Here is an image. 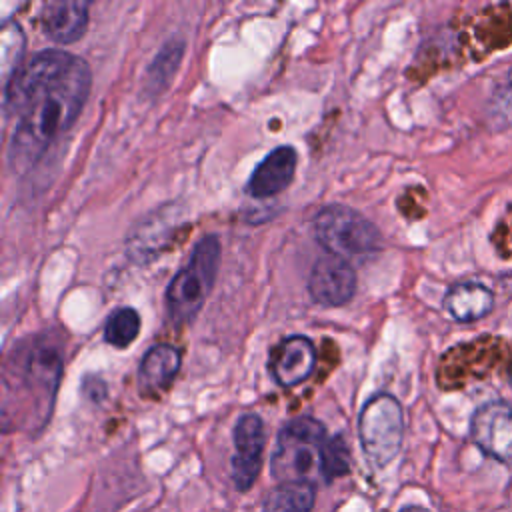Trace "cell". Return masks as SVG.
Segmentation results:
<instances>
[{
    "mask_svg": "<svg viewBox=\"0 0 512 512\" xmlns=\"http://www.w3.org/2000/svg\"><path fill=\"white\" fill-rule=\"evenodd\" d=\"M92 86L86 60L42 50L22 62L4 84V112L12 116L8 158L14 168L34 164L80 116Z\"/></svg>",
    "mask_w": 512,
    "mask_h": 512,
    "instance_id": "1",
    "label": "cell"
},
{
    "mask_svg": "<svg viewBox=\"0 0 512 512\" xmlns=\"http://www.w3.org/2000/svg\"><path fill=\"white\" fill-rule=\"evenodd\" d=\"M60 374L62 350L54 336L38 334L22 340L4 360V408L14 402V412L20 418H40L44 422L50 414Z\"/></svg>",
    "mask_w": 512,
    "mask_h": 512,
    "instance_id": "2",
    "label": "cell"
},
{
    "mask_svg": "<svg viewBox=\"0 0 512 512\" xmlns=\"http://www.w3.org/2000/svg\"><path fill=\"white\" fill-rule=\"evenodd\" d=\"M220 240L210 234L196 242L188 262L176 272L166 288V310L174 324L196 318L204 306L220 268Z\"/></svg>",
    "mask_w": 512,
    "mask_h": 512,
    "instance_id": "3",
    "label": "cell"
},
{
    "mask_svg": "<svg viewBox=\"0 0 512 512\" xmlns=\"http://www.w3.org/2000/svg\"><path fill=\"white\" fill-rule=\"evenodd\" d=\"M328 442L322 422L310 416L292 418L278 432L272 452V476L282 482H314L322 476V456Z\"/></svg>",
    "mask_w": 512,
    "mask_h": 512,
    "instance_id": "4",
    "label": "cell"
},
{
    "mask_svg": "<svg viewBox=\"0 0 512 512\" xmlns=\"http://www.w3.org/2000/svg\"><path fill=\"white\" fill-rule=\"evenodd\" d=\"M314 234L328 254L344 260L368 258L382 244L378 228L366 216L342 204L326 206L314 216Z\"/></svg>",
    "mask_w": 512,
    "mask_h": 512,
    "instance_id": "5",
    "label": "cell"
},
{
    "mask_svg": "<svg viewBox=\"0 0 512 512\" xmlns=\"http://www.w3.org/2000/svg\"><path fill=\"white\" fill-rule=\"evenodd\" d=\"M404 436L402 406L392 394L372 396L358 418V438L364 456L376 468L390 464L400 452Z\"/></svg>",
    "mask_w": 512,
    "mask_h": 512,
    "instance_id": "6",
    "label": "cell"
},
{
    "mask_svg": "<svg viewBox=\"0 0 512 512\" xmlns=\"http://www.w3.org/2000/svg\"><path fill=\"white\" fill-rule=\"evenodd\" d=\"M470 438L484 454L512 464V406L502 400L482 404L470 420Z\"/></svg>",
    "mask_w": 512,
    "mask_h": 512,
    "instance_id": "7",
    "label": "cell"
},
{
    "mask_svg": "<svg viewBox=\"0 0 512 512\" xmlns=\"http://www.w3.org/2000/svg\"><path fill=\"white\" fill-rule=\"evenodd\" d=\"M266 444L264 422L258 414H244L234 426V456L232 482L236 490L246 492L258 478L262 466V452Z\"/></svg>",
    "mask_w": 512,
    "mask_h": 512,
    "instance_id": "8",
    "label": "cell"
},
{
    "mask_svg": "<svg viewBox=\"0 0 512 512\" xmlns=\"http://www.w3.org/2000/svg\"><path fill=\"white\" fill-rule=\"evenodd\" d=\"M308 292L320 306H342L356 292V272L348 260L326 252L310 270Z\"/></svg>",
    "mask_w": 512,
    "mask_h": 512,
    "instance_id": "9",
    "label": "cell"
},
{
    "mask_svg": "<svg viewBox=\"0 0 512 512\" xmlns=\"http://www.w3.org/2000/svg\"><path fill=\"white\" fill-rule=\"evenodd\" d=\"M316 366V348L302 334L286 336L270 354V374L282 388H294L310 378Z\"/></svg>",
    "mask_w": 512,
    "mask_h": 512,
    "instance_id": "10",
    "label": "cell"
},
{
    "mask_svg": "<svg viewBox=\"0 0 512 512\" xmlns=\"http://www.w3.org/2000/svg\"><path fill=\"white\" fill-rule=\"evenodd\" d=\"M298 154L292 146L284 144L274 148L266 158L254 168L246 190L254 198H270L288 188L296 172Z\"/></svg>",
    "mask_w": 512,
    "mask_h": 512,
    "instance_id": "11",
    "label": "cell"
},
{
    "mask_svg": "<svg viewBox=\"0 0 512 512\" xmlns=\"http://www.w3.org/2000/svg\"><path fill=\"white\" fill-rule=\"evenodd\" d=\"M88 2L64 0L46 2L40 10L42 32L58 44H70L82 38L88 26Z\"/></svg>",
    "mask_w": 512,
    "mask_h": 512,
    "instance_id": "12",
    "label": "cell"
},
{
    "mask_svg": "<svg viewBox=\"0 0 512 512\" xmlns=\"http://www.w3.org/2000/svg\"><path fill=\"white\" fill-rule=\"evenodd\" d=\"M180 350L172 344H154L138 368V386L146 396H156L170 386L180 370Z\"/></svg>",
    "mask_w": 512,
    "mask_h": 512,
    "instance_id": "13",
    "label": "cell"
},
{
    "mask_svg": "<svg viewBox=\"0 0 512 512\" xmlns=\"http://www.w3.org/2000/svg\"><path fill=\"white\" fill-rule=\"evenodd\" d=\"M442 304L456 322H476L492 310L494 294L488 286L468 280L450 286Z\"/></svg>",
    "mask_w": 512,
    "mask_h": 512,
    "instance_id": "14",
    "label": "cell"
},
{
    "mask_svg": "<svg viewBox=\"0 0 512 512\" xmlns=\"http://www.w3.org/2000/svg\"><path fill=\"white\" fill-rule=\"evenodd\" d=\"M314 500V482H282L266 494L262 512H312Z\"/></svg>",
    "mask_w": 512,
    "mask_h": 512,
    "instance_id": "15",
    "label": "cell"
},
{
    "mask_svg": "<svg viewBox=\"0 0 512 512\" xmlns=\"http://www.w3.org/2000/svg\"><path fill=\"white\" fill-rule=\"evenodd\" d=\"M140 332V316L134 308H118L104 326V340L114 348H128Z\"/></svg>",
    "mask_w": 512,
    "mask_h": 512,
    "instance_id": "16",
    "label": "cell"
},
{
    "mask_svg": "<svg viewBox=\"0 0 512 512\" xmlns=\"http://www.w3.org/2000/svg\"><path fill=\"white\" fill-rule=\"evenodd\" d=\"M2 68H4V84L10 80V76L22 66V52H24V34L22 28L6 20L2 24Z\"/></svg>",
    "mask_w": 512,
    "mask_h": 512,
    "instance_id": "17",
    "label": "cell"
},
{
    "mask_svg": "<svg viewBox=\"0 0 512 512\" xmlns=\"http://www.w3.org/2000/svg\"><path fill=\"white\" fill-rule=\"evenodd\" d=\"M182 52H184V44L178 40H170L160 48V52L156 54L154 62L148 68V84H152L154 90L162 88V84L168 82V78L174 74L182 58Z\"/></svg>",
    "mask_w": 512,
    "mask_h": 512,
    "instance_id": "18",
    "label": "cell"
},
{
    "mask_svg": "<svg viewBox=\"0 0 512 512\" xmlns=\"http://www.w3.org/2000/svg\"><path fill=\"white\" fill-rule=\"evenodd\" d=\"M348 470H350V452L344 438L342 436L328 438L324 446V456H322V478L332 480L348 474Z\"/></svg>",
    "mask_w": 512,
    "mask_h": 512,
    "instance_id": "19",
    "label": "cell"
},
{
    "mask_svg": "<svg viewBox=\"0 0 512 512\" xmlns=\"http://www.w3.org/2000/svg\"><path fill=\"white\" fill-rule=\"evenodd\" d=\"M400 512H428L424 506H406Z\"/></svg>",
    "mask_w": 512,
    "mask_h": 512,
    "instance_id": "20",
    "label": "cell"
},
{
    "mask_svg": "<svg viewBox=\"0 0 512 512\" xmlns=\"http://www.w3.org/2000/svg\"><path fill=\"white\" fill-rule=\"evenodd\" d=\"M508 82H510V86H512V70L508 72Z\"/></svg>",
    "mask_w": 512,
    "mask_h": 512,
    "instance_id": "21",
    "label": "cell"
},
{
    "mask_svg": "<svg viewBox=\"0 0 512 512\" xmlns=\"http://www.w3.org/2000/svg\"><path fill=\"white\" fill-rule=\"evenodd\" d=\"M510 382H512V376H510Z\"/></svg>",
    "mask_w": 512,
    "mask_h": 512,
    "instance_id": "22",
    "label": "cell"
}]
</instances>
